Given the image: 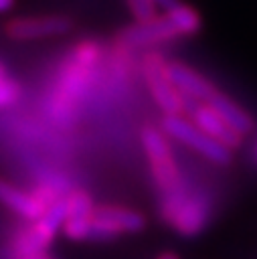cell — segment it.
I'll list each match as a JSON object with an SVG mask.
<instances>
[{
  "label": "cell",
  "instance_id": "ac0fdd59",
  "mask_svg": "<svg viewBox=\"0 0 257 259\" xmlns=\"http://www.w3.org/2000/svg\"><path fill=\"white\" fill-rule=\"evenodd\" d=\"M4 77H6V67L0 63V79H4Z\"/></svg>",
  "mask_w": 257,
  "mask_h": 259
},
{
  "label": "cell",
  "instance_id": "8fae6325",
  "mask_svg": "<svg viewBox=\"0 0 257 259\" xmlns=\"http://www.w3.org/2000/svg\"><path fill=\"white\" fill-rule=\"evenodd\" d=\"M206 103H208L237 134L245 136V134H251V132H253V125H255V123H253V117H251L241 105H237L231 97H227V95L215 91V93L206 99Z\"/></svg>",
  "mask_w": 257,
  "mask_h": 259
},
{
  "label": "cell",
  "instance_id": "7c38bea8",
  "mask_svg": "<svg viewBox=\"0 0 257 259\" xmlns=\"http://www.w3.org/2000/svg\"><path fill=\"white\" fill-rule=\"evenodd\" d=\"M166 18L174 24L178 34H196L200 30V26H202L200 14L192 6L184 4V2H178L176 6L166 10Z\"/></svg>",
  "mask_w": 257,
  "mask_h": 259
},
{
  "label": "cell",
  "instance_id": "3957f363",
  "mask_svg": "<svg viewBox=\"0 0 257 259\" xmlns=\"http://www.w3.org/2000/svg\"><path fill=\"white\" fill-rule=\"evenodd\" d=\"M142 71H144L148 89H150L154 101L158 103V107L166 115H178L184 109V101L180 97V91L172 85V81L168 77V63L162 59V55L150 51L144 57Z\"/></svg>",
  "mask_w": 257,
  "mask_h": 259
},
{
  "label": "cell",
  "instance_id": "ba28073f",
  "mask_svg": "<svg viewBox=\"0 0 257 259\" xmlns=\"http://www.w3.org/2000/svg\"><path fill=\"white\" fill-rule=\"evenodd\" d=\"M192 123H194L200 132H204L208 138L217 140L219 144H223V146L229 148V150L239 148L241 142H243V136L237 134L208 103H204V105H200V107H196V109L192 111Z\"/></svg>",
  "mask_w": 257,
  "mask_h": 259
},
{
  "label": "cell",
  "instance_id": "d6986e66",
  "mask_svg": "<svg viewBox=\"0 0 257 259\" xmlns=\"http://www.w3.org/2000/svg\"><path fill=\"white\" fill-rule=\"evenodd\" d=\"M38 259H49V257H38Z\"/></svg>",
  "mask_w": 257,
  "mask_h": 259
},
{
  "label": "cell",
  "instance_id": "7a4b0ae2",
  "mask_svg": "<svg viewBox=\"0 0 257 259\" xmlns=\"http://www.w3.org/2000/svg\"><path fill=\"white\" fill-rule=\"evenodd\" d=\"M162 130H164L170 138H174V140H178V142L190 146L192 150H196L198 154H202L206 160H210V162H215V164L227 166V164L231 162V156H233V154H231L229 148H225V146L219 144L217 140L208 138L204 132H200L192 121L184 119L182 115H164V119H162Z\"/></svg>",
  "mask_w": 257,
  "mask_h": 259
},
{
  "label": "cell",
  "instance_id": "e0dca14e",
  "mask_svg": "<svg viewBox=\"0 0 257 259\" xmlns=\"http://www.w3.org/2000/svg\"><path fill=\"white\" fill-rule=\"evenodd\" d=\"M158 259H178V255H176V253H172V251H168V253H162Z\"/></svg>",
  "mask_w": 257,
  "mask_h": 259
},
{
  "label": "cell",
  "instance_id": "52a82bcc",
  "mask_svg": "<svg viewBox=\"0 0 257 259\" xmlns=\"http://www.w3.org/2000/svg\"><path fill=\"white\" fill-rule=\"evenodd\" d=\"M174 36H180L174 24L166 16H156L150 20H136L134 24L125 26L119 32V40L130 47H148L162 40H170Z\"/></svg>",
  "mask_w": 257,
  "mask_h": 259
},
{
  "label": "cell",
  "instance_id": "5bb4252c",
  "mask_svg": "<svg viewBox=\"0 0 257 259\" xmlns=\"http://www.w3.org/2000/svg\"><path fill=\"white\" fill-rule=\"evenodd\" d=\"M18 95H20V85L14 79H8V77L0 79V107L14 103Z\"/></svg>",
  "mask_w": 257,
  "mask_h": 259
},
{
  "label": "cell",
  "instance_id": "2e32d148",
  "mask_svg": "<svg viewBox=\"0 0 257 259\" xmlns=\"http://www.w3.org/2000/svg\"><path fill=\"white\" fill-rule=\"evenodd\" d=\"M14 6V0H0V12H8Z\"/></svg>",
  "mask_w": 257,
  "mask_h": 259
},
{
  "label": "cell",
  "instance_id": "5b68a950",
  "mask_svg": "<svg viewBox=\"0 0 257 259\" xmlns=\"http://www.w3.org/2000/svg\"><path fill=\"white\" fill-rule=\"evenodd\" d=\"M146 229V217L140 210L115 206V204H103L93 206V229L91 239L105 241L113 239L121 233H140Z\"/></svg>",
  "mask_w": 257,
  "mask_h": 259
},
{
  "label": "cell",
  "instance_id": "8992f818",
  "mask_svg": "<svg viewBox=\"0 0 257 259\" xmlns=\"http://www.w3.org/2000/svg\"><path fill=\"white\" fill-rule=\"evenodd\" d=\"M73 28V20L63 14L14 18L6 24V34L14 40H36L49 36H61Z\"/></svg>",
  "mask_w": 257,
  "mask_h": 259
},
{
  "label": "cell",
  "instance_id": "30bf717a",
  "mask_svg": "<svg viewBox=\"0 0 257 259\" xmlns=\"http://www.w3.org/2000/svg\"><path fill=\"white\" fill-rule=\"evenodd\" d=\"M168 77L178 91H182L194 99H200V101H206L217 91L206 77H202L200 73H196L194 69L182 65V63H168Z\"/></svg>",
  "mask_w": 257,
  "mask_h": 259
},
{
  "label": "cell",
  "instance_id": "6da1fadb",
  "mask_svg": "<svg viewBox=\"0 0 257 259\" xmlns=\"http://www.w3.org/2000/svg\"><path fill=\"white\" fill-rule=\"evenodd\" d=\"M142 146L146 150V156L150 160L152 176L156 180V186L160 188L164 200L172 198L182 192L180 188V174L174 160V154L170 150V144L166 142V136L158 127H144L142 130Z\"/></svg>",
  "mask_w": 257,
  "mask_h": 259
},
{
  "label": "cell",
  "instance_id": "9c48e42d",
  "mask_svg": "<svg viewBox=\"0 0 257 259\" xmlns=\"http://www.w3.org/2000/svg\"><path fill=\"white\" fill-rule=\"evenodd\" d=\"M0 202L4 206H8L12 212H16L28 221H36L49 206L47 202L40 200V196L24 192L18 186L6 182L4 178H0Z\"/></svg>",
  "mask_w": 257,
  "mask_h": 259
},
{
  "label": "cell",
  "instance_id": "4fadbf2b",
  "mask_svg": "<svg viewBox=\"0 0 257 259\" xmlns=\"http://www.w3.org/2000/svg\"><path fill=\"white\" fill-rule=\"evenodd\" d=\"M125 2L136 20H150L158 16V8L152 0H125Z\"/></svg>",
  "mask_w": 257,
  "mask_h": 259
},
{
  "label": "cell",
  "instance_id": "277c9868",
  "mask_svg": "<svg viewBox=\"0 0 257 259\" xmlns=\"http://www.w3.org/2000/svg\"><path fill=\"white\" fill-rule=\"evenodd\" d=\"M69 212V196H63L47 206V210L36 219V223L24 231L18 239V251L22 257L38 255L55 237V233L63 227Z\"/></svg>",
  "mask_w": 257,
  "mask_h": 259
},
{
  "label": "cell",
  "instance_id": "9a60e30c",
  "mask_svg": "<svg viewBox=\"0 0 257 259\" xmlns=\"http://www.w3.org/2000/svg\"><path fill=\"white\" fill-rule=\"evenodd\" d=\"M154 4H156V8L160 6V8H164V10H170L172 6H176L180 0H152Z\"/></svg>",
  "mask_w": 257,
  "mask_h": 259
}]
</instances>
